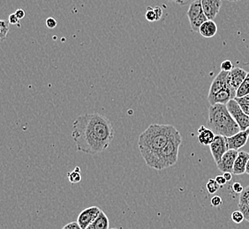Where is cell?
I'll list each match as a JSON object with an SVG mask.
<instances>
[{
  "mask_svg": "<svg viewBox=\"0 0 249 229\" xmlns=\"http://www.w3.org/2000/svg\"><path fill=\"white\" fill-rule=\"evenodd\" d=\"M228 1H232V2H236V1H240V0H228Z\"/></svg>",
  "mask_w": 249,
  "mask_h": 229,
  "instance_id": "cell-38",
  "label": "cell"
},
{
  "mask_svg": "<svg viewBox=\"0 0 249 229\" xmlns=\"http://www.w3.org/2000/svg\"><path fill=\"white\" fill-rule=\"evenodd\" d=\"M224 177H225V179H226V181H230L231 180V173H229V172H226V173H224V175H223Z\"/></svg>",
  "mask_w": 249,
  "mask_h": 229,
  "instance_id": "cell-36",
  "label": "cell"
},
{
  "mask_svg": "<svg viewBox=\"0 0 249 229\" xmlns=\"http://www.w3.org/2000/svg\"><path fill=\"white\" fill-rule=\"evenodd\" d=\"M249 160V153L241 151L239 152L238 156L235 161L234 167H233V174L236 176H240L246 173L247 164Z\"/></svg>",
  "mask_w": 249,
  "mask_h": 229,
  "instance_id": "cell-14",
  "label": "cell"
},
{
  "mask_svg": "<svg viewBox=\"0 0 249 229\" xmlns=\"http://www.w3.org/2000/svg\"><path fill=\"white\" fill-rule=\"evenodd\" d=\"M67 177H68L69 181L72 184L78 183V182L82 181V174H81L80 167H76L74 168L73 171L67 173Z\"/></svg>",
  "mask_w": 249,
  "mask_h": 229,
  "instance_id": "cell-20",
  "label": "cell"
},
{
  "mask_svg": "<svg viewBox=\"0 0 249 229\" xmlns=\"http://www.w3.org/2000/svg\"><path fill=\"white\" fill-rule=\"evenodd\" d=\"M199 33L204 38H212L217 33V26L214 20L208 19L203 24L201 25L199 29Z\"/></svg>",
  "mask_w": 249,
  "mask_h": 229,
  "instance_id": "cell-16",
  "label": "cell"
},
{
  "mask_svg": "<svg viewBox=\"0 0 249 229\" xmlns=\"http://www.w3.org/2000/svg\"><path fill=\"white\" fill-rule=\"evenodd\" d=\"M187 17L190 22L192 31L199 32L201 25L208 20L202 9L201 0H194L187 11Z\"/></svg>",
  "mask_w": 249,
  "mask_h": 229,
  "instance_id": "cell-5",
  "label": "cell"
},
{
  "mask_svg": "<svg viewBox=\"0 0 249 229\" xmlns=\"http://www.w3.org/2000/svg\"><path fill=\"white\" fill-rule=\"evenodd\" d=\"M239 205H249V185L245 188L242 193H240Z\"/></svg>",
  "mask_w": 249,
  "mask_h": 229,
  "instance_id": "cell-24",
  "label": "cell"
},
{
  "mask_svg": "<svg viewBox=\"0 0 249 229\" xmlns=\"http://www.w3.org/2000/svg\"><path fill=\"white\" fill-rule=\"evenodd\" d=\"M239 152L238 150H232L229 149L226 153L221 158L220 161L216 163L217 168L223 173H232L233 172V167H234L235 161L236 158L238 156Z\"/></svg>",
  "mask_w": 249,
  "mask_h": 229,
  "instance_id": "cell-10",
  "label": "cell"
},
{
  "mask_svg": "<svg viewBox=\"0 0 249 229\" xmlns=\"http://www.w3.org/2000/svg\"><path fill=\"white\" fill-rule=\"evenodd\" d=\"M216 137V134L214 133V131L212 130L205 127L204 125H201L198 129V136L197 139L199 143L202 146H210L213 140Z\"/></svg>",
  "mask_w": 249,
  "mask_h": 229,
  "instance_id": "cell-15",
  "label": "cell"
},
{
  "mask_svg": "<svg viewBox=\"0 0 249 229\" xmlns=\"http://www.w3.org/2000/svg\"><path fill=\"white\" fill-rule=\"evenodd\" d=\"M215 179H216V181L220 184L221 186L225 185V183L227 182V181H226V179H225L224 176H217Z\"/></svg>",
  "mask_w": 249,
  "mask_h": 229,
  "instance_id": "cell-33",
  "label": "cell"
},
{
  "mask_svg": "<svg viewBox=\"0 0 249 229\" xmlns=\"http://www.w3.org/2000/svg\"><path fill=\"white\" fill-rule=\"evenodd\" d=\"M249 95V72L247 77L245 78L244 81L241 83L240 87L237 90L236 97H243V96ZM235 97V98H236Z\"/></svg>",
  "mask_w": 249,
  "mask_h": 229,
  "instance_id": "cell-19",
  "label": "cell"
},
{
  "mask_svg": "<svg viewBox=\"0 0 249 229\" xmlns=\"http://www.w3.org/2000/svg\"><path fill=\"white\" fill-rule=\"evenodd\" d=\"M231 220L236 224H240L243 220H245L244 214L240 210L234 211L231 213Z\"/></svg>",
  "mask_w": 249,
  "mask_h": 229,
  "instance_id": "cell-25",
  "label": "cell"
},
{
  "mask_svg": "<svg viewBox=\"0 0 249 229\" xmlns=\"http://www.w3.org/2000/svg\"><path fill=\"white\" fill-rule=\"evenodd\" d=\"M211 203L213 207H218L223 204V199L221 196H214L211 198Z\"/></svg>",
  "mask_w": 249,
  "mask_h": 229,
  "instance_id": "cell-28",
  "label": "cell"
},
{
  "mask_svg": "<svg viewBox=\"0 0 249 229\" xmlns=\"http://www.w3.org/2000/svg\"><path fill=\"white\" fill-rule=\"evenodd\" d=\"M246 174H247V175H249V162H248V164H247V168H246Z\"/></svg>",
  "mask_w": 249,
  "mask_h": 229,
  "instance_id": "cell-37",
  "label": "cell"
},
{
  "mask_svg": "<svg viewBox=\"0 0 249 229\" xmlns=\"http://www.w3.org/2000/svg\"><path fill=\"white\" fill-rule=\"evenodd\" d=\"M10 30V22L5 19L0 20V38L1 41H5Z\"/></svg>",
  "mask_w": 249,
  "mask_h": 229,
  "instance_id": "cell-21",
  "label": "cell"
},
{
  "mask_svg": "<svg viewBox=\"0 0 249 229\" xmlns=\"http://www.w3.org/2000/svg\"><path fill=\"white\" fill-rule=\"evenodd\" d=\"M115 131L108 117L98 113L81 114L72 124V137L78 152L96 155L109 147Z\"/></svg>",
  "mask_w": 249,
  "mask_h": 229,
  "instance_id": "cell-1",
  "label": "cell"
},
{
  "mask_svg": "<svg viewBox=\"0 0 249 229\" xmlns=\"http://www.w3.org/2000/svg\"><path fill=\"white\" fill-rule=\"evenodd\" d=\"M182 144V136L178 131L172 139L169 140L165 147L162 148L154 156L147 165L157 170H162L167 167H173L178 162V151Z\"/></svg>",
  "mask_w": 249,
  "mask_h": 229,
  "instance_id": "cell-4",
  "label": "cell"
},
{
  "mask_svg": "<svg viewBox=\"0 0 249 229\" xmlns=\"http://www.w3.org/2000/svg\"><path fill=\"white\" fill-rule=\"evenodd\" d=\"M249 138V129L240 131V132L235 134L231 137L226 138V143L228 149L239 150L243 147L248 142Z\"/></svg>",
  "mask_w": 249,
  "mask_h": 229,
  "instance_id": "cell-12",
  "label": "cell"
},
{
  "mask_svg": "<svg viewBox=\"0 0 249 229\" xmlns=\"http://www.w3.org/2000/svg\"><path fill=\"white\" fill-rule=\"evenodd\" d=\"M102 212L98 206H90L82 211L77 218V222L82 227V229H86L94 220H96Z\"/></svg>",
  "mask_w": 249,
  "mask_h": 229,
  "instance_id": "cell-9",
  "label": "cell"
},
{
  "mask_svg": "<svg viewBox=\"0 0 249 229\" xmlns=\"http://www.w3.org/2000/svg\"><path fill=\"white\" fill-rule=\"evenodd\" d=\"M16 16L19 18V19H23L25 17V12L24 10L18 9L16 10V12L15 13Z\"/></svg>",
  "mask_w": 249,
  "mask_h": 229,
  "instance_id": "cell-34",
  "label": "cell"
},
{
  "mask_svg": "<svg viewBox=\"0 0 249 229\" xmlns=\"http://www.w3.org/2000/svg\"><path fill=\"white\" fill-rule=\"evenodd\" d=\"M232 191H234L235 193L240 194V193H242V191H244V188L240 184V182H234L232 185Z\"/></svg>",
  "mask_w": 249,
  "mask_h": 229,
  "instance_id": "cell-31",
  "label": "cell"
},
{
  "mask_svg": "<svg viewBox=\"0 0 249 229\" xmlns=\"http://www.w3.org/2000/svg\"><path fill=\"white\" fill-rule=\"evenodd\" d=\"M62 229H82L78 222H70L63 227Z\"/></svg>",
  "mask_w": 249,
  "mask_h": 229,
  "instance_id": "cell-30",
  "label": "cell"
},
{
  "mask_svg": "<svg viewBox=\"0 0 249 229\" xmlns=\"http://www.w3.org/2000/svg\"><path fill=\"white\" fill-rule=\"evenodd\" d=\"M221 185L216 181V179L211 178L207 182L206 189L210 194H215L220 189Z\"/></svg>",
  "mask_w": 249,
  "mask_h": 229,
  "instance_id": "cell-23",
  "label": "cell"
},
{
  "mask_svg": "<svg viewBox=\"0 0 249 229\" xmlns=\"http://www.w3.org/2000/svg\"><path fill=\"white\" fill-rule=\"evenodd\" d=\"M8 21H9L10 24L18 25L19 24V19L15 14H12V15H10Z\"/></svg>",
  "mask_w": 249,
  "mask_h": 229,
  "instance_id": "cell-32",
  "label": "cell"
},
{
  "mask_svg": "<svg viewBox=\"0 0 249 229\" xmlns=\"http://www.w3.org/2000/svg\"><path fill=\"white\" fill-rule=\"evenodd\" d=\"M178 131L171 124H150L140 135L138 147L146 164L165 147Z\"/></svg>",
  "mask_w": 249,
  "mask_h": 229,
  "instance_id": "cell-2",
  "label": "cell"
},
{
  "mask_svg": "<svg viewBox=\"0 0 249 229\" xmlns=\"http://www.w3.org/2000/svg\"></svg>",
  "mask_w": 249,
  "mask_h": 229,
  "instance_id": "cell-39",
  "label": "cell"
},
{
  "mask_svg": "<svg viewBox=\"0 0 249 229\" xmlns=\"http://www.w3.org/2000/svg\"><path fill=\"white\" fill-rule=\"evenodd\" d=\"M238 206H239V210L243 213L245 220L249 222V205H239Z\"/></svg>",
  "mask_w": 249,
  "mask_h": 229,
  "instance_id": "cell-27",
  "label": "cell"
},
{
  "mask_svg": "<svg viewBox=\"0 0 249 229\" xmlns=\"http://www.w3.org/2000/svg\"><path fill=\"white\" fill-rule=\"evenodd\" d=\"M210 149L215 163H218L221 158L223 157V155L229 150L227 147L226 137L216 135L213 142L210 145Z\"/></svg>",
  "mask_w": 249,
  "mask_h": 229,
  "instance_id": "cell-8",
  "label": "cell"
},
{
  "mask_svg": "<svg viewBox=\"0 0 249 229\" xmlns=\"http://www.w3.org/2000/svg\"><path fill=\"white\" fill-rule=\"evenodd\" d=\"M207 127L212 130L216 135L226 138L240 131L239 124L232 117L226 105L221 103L210 107Z\"/></svg>",
  "mask_w": 249,
  "mask_h": 229,
  "instance_id": "cell-3",
  "label": "cell"
},
{
  "mask_svg": "<svg viewBox=\"0 0 249 229\" xmlns=\"http://www.w3.org/2000/svg\"><path fill=\"white\" fill-rule=\"evenodd\" d=\"M249 72H246L244 69L240 67H234L231 72H228L227 76V86L230 88V90L237 95V90L240 87L241 83L243 82L245 78L247 77Z\"/></svg>",
  "mask_w": 249,
  "mask_h": 229,
  "instance_id": "cell-7",
  "label": "cell"
},
{
  "mask_svg": "<svg viewBox=\"0 0 249 229\" xmlns=\"http://www.w3.org/2000/svg\"><path fill=\"white\" fill-rule=\"evenodd\" d=\"M163 16V9L159 6H157L155 8L152 7H148L147 12H146V19L149 22H155L161 19Z\"/></svg>",
  "mask_w": 249,
  "mask_h": 229,
  "instance_id": "cell-18",
  "label": "cell"
},
{
  "mask_svg": "<svg viewBox=\"0 0 249 229\" xmlns=\"http://www.w3.org/2000/svg\"><path fill=\"white\" fill-rule=\"evenodd\" d=\"M226 107L237 124H239L240 131L249 129V115L245 113L235 99H231L226 104Z\"/></svg>",
  "mask_w": 249,
  "mask_h": 229,
  "instance_id": "cell-6",
  "label": "cell"
},
{
  "mask_svg": "<svg viewBox=\"0 0 249 229\" xmlns=\"http://www.w3.org/2000/svg\"><path fill=\"white\" fill-rule=\"evenodd\" d=\"M169 1H172V2H174V3H176V4H178V5H184L187 4L189 1H191V0H169Z\"/></svg>",
  "mask_w": 249,
  "mask_h": 229,
  "instance_id": "cell-35",
  "label": "cell"
},
{
  "mask_svg": "<svg viewBox=\"0 0 249 229\" xmlns=\"http://www.w3.org/2000/svg\"><path fill=\"white\" fill-rule=\"evenodd\" d=\"M234 67L232 65V63L230 60H225L221 64V71L224 72H231Z\"/></svg>",
  "mask_w": 249,
  "mask_h": 229,
  "instance_id": "cell-26",
  "label": "cell"
},
{
  "mask_svg": "<svg viewBox=\"0 0 249 229\" xmlns=\"http://www.w3.org/2000/svg\"><path fill=\"white\" fill-rule=\"evenodd\" d=\"M57 25H58V21H57V19H55L54 18H52V17H50V18L46 19V26H47V28H48V29H55V28L57 27Z\"/></svg>",
  "mask_w": 249,
  "mask_h": 229,
  "instance_id": "cell-29",
  "label": "cell"
},
{
  "mask_svg": "<svg viewBox=\"0 0 249 229\" xmlns=\"http://www.w3.org/2000/svg\"><path fill=\"white\" fill-rule=\"evenodd\" d=\"M109 227H110L109 218L105 213V212L102 211L96 220H94L86 229H110Z\"/></svg>",
  "mask_w": 249,
  "mask_h": 229,
  "instance_id": "cell-17",
  "label": "cell"
},
{
  "mask_svg": "<svg viewBox=\"0 0 249 229\" xmlns=\"http://www.w3.org/2000/svg\"><path fill=\"white\" fill-rule=\"evenodd\" d=\"M227 76H228V72H224L221 71L216 78L213 80L211 83L210 91H209V96H208V100L212 99L214 96H216L217 93L220 91L224 90L227 86Z\"/></svg>",
  "mask_w": 249,
  "mask_h": 229,
  "instance_id": "cell-11",
  "label": "cell"
},
{
  "mask_svg": "<svg viewBox=\"0 0 249 229\" xmlns=\"http://www.w3.org/2000/svg\"><path fill=\"white\" fill-rule=\"evenodd\" d=\"M235 100L239 103L245 113L249 115V95L243 97H236Z\"/></svg>",
  "mask_w": 249,
  "mask_h": 229,
  "instance_id": "cell-22",
  "label": "cell"
},
{
  "mask_svg": "<svg viewBox=\"0 0 249 229\" xmlns=\"http://www.w3.org/2000/svg\"><path fill=\"white\" fill-rule=\"evenodd\" d=\"M202 9L208 19L214 20L218 15L222 5V0H201Z\"/></svg>",
  "mask_w": 249,
  "mask_h": 229,
  "instance_id": "cell-13",
  "label": "cell"
}]
</instances>
